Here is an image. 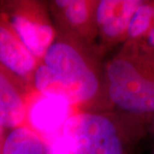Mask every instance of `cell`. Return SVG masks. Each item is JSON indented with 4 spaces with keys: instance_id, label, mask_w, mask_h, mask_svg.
I'll return each mask as SVG.
<instances>
[{
    "instance_id": "cell-9",
    "label": "cell",
    "mask_w": 154,
    "mask_h": 154,
    "mask_svg": "<svg viewBox=\"0 0 154 154\" xmlns=\"http://www.w3.org/2000/svg\"><path fill=\"white\" fill-rule=\"evenodd\" d=\"M43 139L28 127L14 128L2 144L0 154H45Z\"/></svg>"
},
{
    "instance_id": "cell-1",
    "label": "cell",
    "mask_w": 154,
    "mask_h": 154,
    "mask_svg": "<svg viewBox=\"0 0 154 154\" xmlns=\"http://www.w3.org/2000/svg\"><path fill=\"white\" fill-rule=\"evenodd\" d=\"M141 62L116 58L107 68L108 93L110 100L122 110L133 114L154 112V58L148 64L144 56Z\"/></svg>"
},
{
    "instance_id": "cell-7",
    "label": "cell",
    "mask_w": 154,
    "mask_h": 154,
    "mask_svg": "<svg viewBox=\"0 0 154 154\" xmlns=\"http://www.w3.org/2000/svg\"><path fill=\"white\" fill-rule=\"evenodd\" d=\"M0 63L9 71L28 78L36 70V58L11 28L0 23Z\"/></svg>"
},
{
    "instance_id": "cell-13",
    "label": "cell",
    "mask_w": 154,
    "mask_h": 154,
    "mask_svg": "<svg viewBox=\"0 0 154 154\" xmlns=\"http://www.w3.org/2000/svg\"><path fill=\"white\" fill-rule=\"evenodd\" d=\"M137 41H143L144 42V51H146L145 55H148L150 51H154V15L153 18H152V25L147 31V33ZM151 57L154 58V52Z\"/></svg>"
},
{
    "instance_id": "cell-2",
    "label": "cell",
    "mask_w": 154,
    "mask_h": 154,
    "mask_svg": "<svg viewBox=\"0 0 154 154\" xmlns=\"http://www.w3.org/2000/svg\"><path fill=\"white\" fill-rule=\"evenodd\" d=\"M62 135L73 154H128L117 128L105 116L88 112L73 114Z\"/></svg>"
},
{
    "instance_id": "cell-5",
    "label": "cell",
    "mask_w": 154,
    "mask_h": 154,
    "mask_svg": "<svg viewBox=\"0 0 154 154\" xmlns=\"http://www.w3.org/2000/svg\"><path fill=\"white\" fill-rule=\"evenodd\" d=\"M142 2L140 0L100 1L95 11V20L104 36L117 38L126 34L133 15Z\"/></svg>"
},
{
    "instance_id": "cell-12",
    "label": "cell",
    "mask_w": 154,
    "mask_h": 154,
    "mask_svg": "<svg viewBox=\"0 0 154 154\" xmlns=\"http://www.w3.org/2000/svg\"><path fill=\"white\" fill-rule=\"evenodd\" d=\"M45 145V154H73L68 147L62 132L43 139Z\"/></svg>"
},
{
    "instance_id": "cell-4",
    "label": "cell",
    "mask_w": 154,
    "mask_h": 154,
    "mask_svg": "<svg viewBox=\"0 0 154 154\" xmlns=\"http://www.w3.org/2000/svg\"><path fill=\"white\" fill-rule=\"evenodd\" d=\"M71 112V105L65 101L41 95L29 107L27 116L31 128L45 139L62 132Z\"/></svg>"
},
{
    "instance_id": "cell-6",
    "label": "cell",
    "mask_w": 154,
    "mask_h": 154,
    "mask_svg": "<svg viewBox=\"0 0 154 154\" xmlns=\"http://www.w3.org/2000/svg\"><path fill=\"white\" fill-rule=\"evenodd\" d=\"M11 29L23 45L37 59H43L53 44L55 32L46 22L34 20L26 15L17 14L11 19Z\"/></svg>"
},
{
    "instance_id": "cell-3",
    "label": "cell",
    "mask_w": 154,
    "mask_h": 154,
    "mask_svg": "<svg viewBox=\"0 0 154 154\" xmlns=\"http://www.w3.org/2000/svg\"><path fill=\"white\" fill-rule=\"evenodd\" d=\"M43 62L61 82L87 102L99 91V79L82 54L69 43L56 42L46 51Z\"/></svg>"
},
{
    "instance_id": "cell-8",
    "label": "cell",
    "mask_w": 154,
    "mask_h": 154,
    "mask_svg": "<svg viewBox=\"0 0 154 154\" xmlns=\"http://www.w3.org/2000/svg\"><path fill=\"white\" fill-rule=\"evenodd\" d=\"M27 116L22 97L11 81L0 71V125L3 128L21 127Z\"/></svg>"
},
{
    "instance_id": "cell-11",
    "label": "cell",
    "mask_w": 154,
    "mask_h": 154,
    "mask_svg": "<svg viewBox=\"0 0 154 154\" xmlns=\"http://www.w3.org/2000/svg\"><path fill=\"white\" fill-rule=\"evenodd\" d=\"M56 5L63 11L67 21L74 27H82L88 21L90 16V4L83 0L56 1Z\"/></svg>"
},
{
    "instance_id": "cell-14",
    "label": "cell",
    "mask_w": 154,
    "mask_h": 154,
    "mask_svg": "<svg viewBox=\"0 0 154 154\" xmlns=\"http://www.w3.org/2000/svg\"><path fill=\"white\" fill-rule=\"evenodd\" d=\"M3 127L0 125V150H1V146H2V144L3 142H1V139H2V134H3Z\"/></svg>"
},
{
    "instance_id": "cell-10",
    "label": "cell",
    "mask_w": 154,
    "mask_h": 154,
    "mask_svg": "<svg viewBox=\"0 0 154 154\" xmlns=\"http://www.w3.org/2000/svg\"><path fill=\"white\" fill-rule=\"evenodd\" d=\"M154 5L142 2L130 20L126 32L127 37L134 41L142 38L152 25Z\"/></svg>"
}]
</instances>
